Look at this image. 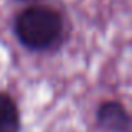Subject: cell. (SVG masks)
Segmentation results:
<instances>
[{
	"instance_id": "1",
	"label": "cell",
	"mask_w": 132,
	"mask_h": 132,
	"mask_svg": "<svg viewBox=\"0 0 132 132\" xmlns=\"http://www.w3.org/2000/svg\"><path fill=\"white\" fill-rule=\"evenodd\" d=\"M12 32L25 50L50 54L67 42L69 22L65 13L50 3H30L13 15Z\"/></svg>"
},
{
	"instance_id": "2",
	"label": "cell",
	"mask_w": 132,
	"mask_h": 132,
	"mask_svg": "<svg viewBox=\"0 0 132 132\" xmlns=\"http://www.w3.org/2000/svg\"><path fill=\"white\" fill-rule=\"evenodd\" d=\"M95 126L102 132H132V112L117 99H104L94 112Z\"/></svg>"
},
{
	"instance_id": "3",
	"label": "cell",
	"mask_w": 132,
	"mask_h": 132,
	"mask_svg": "<svg viewBox=\"0 0 132 132\" xmlns=\"http://www.w3.org/2000/svg\"><path fill=\"white\" fill-rule=\"evenodd\" d=\"M22 130V112L17 99L7 90H0V132Z\"/></svg>"
},
{
	"instance_id": "4",
	"label": "cell",
	"mask_w": 132,
	"mask_h": 132,
	"mask_svg": "<svg viewBox=\"0 0 132 132\" xmlns=\"http://www.w3.org/2000/svg\"><path fill=\"white\" fill-rule=\"evenodd\" d=\"M19 3H25V5H30V3H40V2H45V0H15Z\"/></svg>"
}]
</instances>
